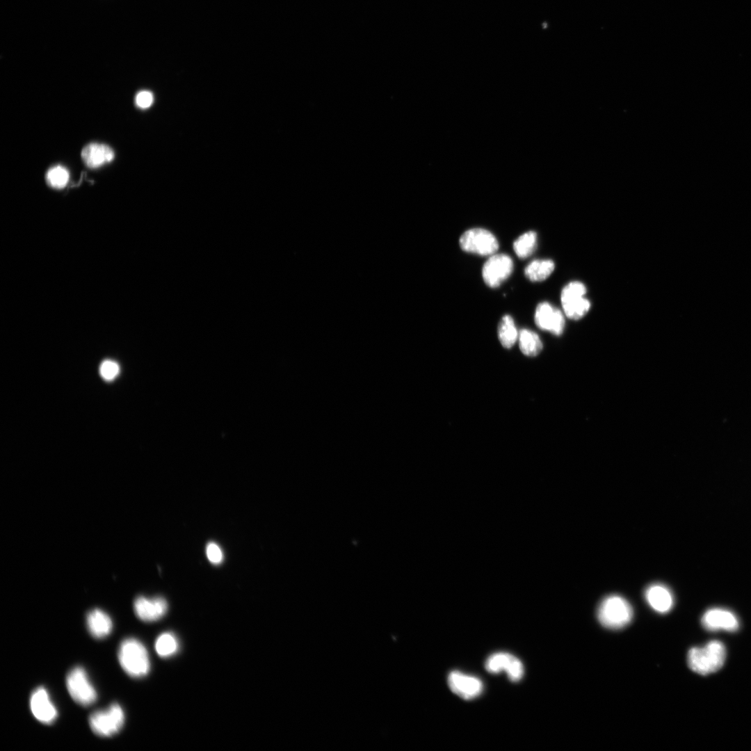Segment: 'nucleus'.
<instances>
[{
  "label": "nucleus",
  "instance_id": "obj_20",
  "mask_svg": "<svg viewBox=\"0 0 751 751\" xmlns=\"http://www.w3.org/2000/svg\"><path fill=\"white\" fill-rule=\"evenodd\" d=\"M518 340L521 351L526 356H536L542 349L540 338L535 332L530 330H520Z\"/></svg>",
  "mask_w": 751,
  "mask_h": 751
},
{
  "label": "nucleus",
  "instance_id": "obj_6",
  "mask_svg": "<svg viewBox=\"0 0 751 751\" xmlns=\"http://www.w3.org/2000/svg\"><path fill=\"white\" fill-rule=\"evenodd\" d=\"M459 244L463 251L481 256L492 255L499 249V242L494 234L477 227L465 231L460 237Z\"/></svg>",
  "mask_w": 751,
  "mask_h": 751
},
{
  "label": "nucleus",
  "instance_id": "obj_23",
  "mask_svg": "<svg viewBox=\"0 0 751 751\" xmlns=\"http://www.w3.org/2000/svg\"><path fill=\"white\" fill-rule=\"evenodd\" d=\"M46 181L49 186L56 189L64 188L70 179L67 169L60 165L50 168L45 175Z\"/></svg>",
  "mask_w": 751,
  "mask_h": 751
},
{
  "label": "nucleus",
  "instance_id": "obj_18",
  "mask_svg": "<svg viewBox=\"0 0 751 751\" xmlns=\"http://www.w3.org/2000/svg\"><path fill=\"white\" fill-rule=\"evenodd\" d=\"M555 264L551 259H535L524 268V275L531 282H542L554 271Z\"/></svg>",
  "mask_w": 751,
  "mask_h": 751
},
{
  "label": "nucleus",
  "instance_id": "obj_19",
  "mask_svg": "<svg viewBox=\"0 0 751 751\" xmlns=\"http://www.w3.org/2000/svg\"><path fill=\"white\" fill-rule=\"evenodd\" d=\"M518 337L512 317L504 315L498 325V337L501 344L506 348H510L515 344Z\"/></svg>",
  "mask_w": 751,
  "mask_h": 751
},
{
  "label": "nucleus",
  "instance_id": "obj_3",
  "mask_svg": "<svg viewBox=\"0 0 751 751\" xmlns=\"http://www.w3.org/2000/svg\"><path fill=\"white\" fill-rule=\"evenodd\" d=\"M597 618L602 626L610 629H620L630 623L633 609L622 597L612 595L606 597L597 608Z\"/></svg>",
  "mask_w": 751,
  "mask_h": 751
},
{
  "label": "nucleus",
  "instance_id": "obj_22",
  "mask_svg": "<svg viewBox=\"0 0 751 751\" xmlns=\"http://www.w3.org/2000/svg\"><path fill=\"white\" fill-rule=\"evenodd\" d=\"M178 649V640L172 633H163L156 640L155 650L161 657L171 656L177 652Z\"/></svg>",
  "mask_w": 751,
  "mask_h": 751
},
{
  "label": "nucleus",
  "instance_id": "obj_5",
  "mask_svg": "<svg viewBox=\"0 0 751 751\" xmlns=\"http://www.w3.org/2000/svg\"><path fill=\"white\" fill-rule=\"evenodd\" d=\"M586 286L579 282H570L563 287L560 301L565 315L572 320L583 317L590 308V301L585 298Z\"/></svg>",
  "mask_w": 751,
  "mask_h": 751
},
{
  "label": "nucleus",
  "instance_id": "obj_21",
  "mask_svg": "<svg viewBox=\"0 0 751 751\" xmlns=\"http://www.w3.org/2000/svg\"><path fill=\"white\" fill-rule=\"evenodd\" d=\"M537 245V233L528 231L519 236L513 243V250L520 259L530 257Z\"/></svg>",
  "mask_w": 751,
  "mask_h": 751
},
{
  "label": "nucleus",
  "instance_id": "obj_24",
  "mask_svg": "<svg viewBox=\"0 0 751 751\" xmlns=\"http://www.w3.org/2000/svg\"><path fill=\"white\" fill-rule=\"evenodd\" d=\"M119 373V366L115 362L106 360L100 366V374L107 380L115 378Z\"/></svg>",
  "mask_w": 751,
  "mask_h": 751
},
{
  "label": "nucleus",
  "instance_id": "obj_25",
  "mask_svg": "<svg viewBox=\"0 0 751 751\" xmlns=\"http://www.w3.org/2000/svg\"><path fill=\"white\" fill-rule=\"evenodd\" d=\"M206 554L209 560L215 565H218L223 560V554L220 547L215 542H209L206 549Z\"/></svg>",
  "mask_w": 751,
  "mask_h": 751
},
{
  "label": "nucleus",
  "instance_id": "obj_13",
  "mask_svg": "<svg viewBox=\"0 0 751 751\" xmlns=\"http://www.w3.org/2000/svg\"><path fill=\"white\" fill-rule=\"evenodd\" d=\"M30 708L33 716L44 724L53 723L58 716L56 708L44 687H38L33 691L30 697Z\"/></svg>",
  "mask_w": 751,
  "mask_h": 751
},
{
  "label": "nucleus",
  "instance_id": "obj_26",
  "mask_svg": "<svg viewBox=\"0 0 751 751\" xmlns=\"http://www.w3.org/2000/svg\"><path fill=\"white\" fill-rule=\"evenodd\" d=\"M153 101V95L148 90L140 91L135 97L136 106L143 109L149 108L152 104Z\"/></svg>",
  "mask_w": 751,
  "mask_h": 751
},
{
  "label": "nucleus",
  "instance_id": "obj_11",
  "mask_svg": "<svg viewBox=\"0 0 751 751\" xmlns=\"http://www.w3.org/2000/svg\"><path fill=\"white\" fill-rule=\"evenodd\" d=\"M534 318L535 324L541 330L556 335H560L563 332L565 318L563 312L547 302L538 305Z\"/></svg>",
  "mask_w": 751,
  "mask_h": 751
},
{
  "label": "nucleus",
  "instance_id": "obj_12",
  "mask_svg": "<svg viewBox=\"0 0 751 751\" xmlns=\"http://www.w3.org/2000/svg\"><path fill=\"white\" fill-rule=\"evenodd\" d=\"M701 622L704 629L711 631H735L739 627L737 617L732 612L720 608L707 610L703 614Z\"/></svg>",
  "mask_w": 751,
  "mask_h": 751
},
{
  "label": "nucleus",
  "instance_id": "obj_4",
  "mask_svg": "<svg viewBox=\"0 0 751 751\" xmlns=\"http://www.w3.org/2000/svg\"><path fill=\"white\" fill-rule=\"evenodd\" d=\"M124 713L117 703L111 704L106 709L92 713L89 718V725L92 732L102 737H111L118 733L124 723Z\"/></svg>",
  "mask_w": 751,
  "mask_h": 751
},
{
  "label": "nucleus",
  "instance_id": "obj_10",
  "mask_svg": "<svg viewBox=\"0 0 751 751\" xmlns=\"http://www.w3.org/2000/svg\"><path fill=\"white\" fill-rule=\"evenodd\" d=\"M447 682L453 693L467 700L478 697L483 690V684L479 678L458 670L449 674Z\"/></svg>",
  "mask_w": 751,
  "mask_h": 751
},
{
  "label": "nucleus",
  "instance_id": "obj_8",
  "mask_svg": "<svg viewBox=\"0 0 751 751\" xmlns=\"http://www.w3.org/2000/svg\"><path fill=\"white\" fill-rule=\"evenodd\" d=\"M513 261L506 254H494L485 261L482 269L485 283L491 288H496L512 273Z\"/></svg>",
  "mask_w": 751,
  "mask_h": 751
},
{
  "label": "nucleus",
  "instance_id": "obj_2",
  "mask_svg": "<svg viewBox=\"0 0 751 751\" xmlns=\"http://www.w3.org/2000/svg\"><path fill=\"white\" fill-rule=\"evenodd\" d=\"M118 660L124 671L131 677H143L150 671L147 651L143 644L136 638H126L121 643L118 649Z\"/></svg>",
  "mask_w": 751,
  "mask_h": 751
},
{
  "label": "nucleus",
  "instance_id": "obj_7",
  "mask_svg": "<svg viewBox=\"0 0 751 751\" xmlns=\"http://www.w3.org/2000/svg\"><path fill=\"white\" fill-rule=\"evenodd\" d=\"M66 686L72 698L81 706L91 705L97 700L96 690L81 667H75L69 672Z\"/></svg>",
  "mask_w": 751,
  "mask_h": 751
},
{
  "label": "nucleus",
  "instance_id": "obj_14",
  "mask_svg": "<svg viewBox=\"0 0 751 751\" xmlns=\"http://www.w3.org/2000/svg\"><path fill=\"white\" fill-rule=\"evenodd\" d=\"M134 609L140 620L154 622L165 615L168 611V603L161 597L147 598L140 596L134 601Z\"/></svg>",
  "mask_w": 751,
  "mask_h": 751
},
{
  "label": "nucleus",
  "instance_id": "obj_1",
  "mask_svg": "<svg viewBox=\"0 0 751 751\" xmlns=\"http://www.w3.org/2000/svg\"><path fill=\"white\" fill-rule=\"evenodd\" d=\"M726 649L719 640H711L704 647L689 649L687 655L688 667L693 672L706 675L718 671L723 665Z\"/></svg>",
  "mask_w": 751,
  "mask_h": 751
},
{
  "label": "nucleus",
  "instance_id": "obj_9",
  "mask_svg": "<svg viewBox=\"0 0 751 751\" xmlns=\"http://www.w3.org/2000/svg\"><path fill=\"white\" fill-rule=\"evenodd\" d=\"M485 668L491 674L505 671L508 679L512 682L521 680L524 673L522 661L514 655L504 652H496L488 656Z\"/></svg>",
  "mask_w": 751,
  "mask_h": 751
},
{
  "label": "nucleus",
  "instance_id": "obj_16",
  "mask_svg": "<svg viewBox=\"0 0 751 751\" xmlns=\"http://www.w3.org/2000/svg\"><path fill=\"white\" fill-rule=\"evenodd\" d=\"M81 158L90 168H97L113 161V150L105 144L92 143L86 145L81 151Z\"/></svg>",
  "mask_w": 751,
  "mask_h": 751
},
{
  "label": "nucleus",
  "instance_id": "obj_17",
  "mask_svg": "<svg viewBox=\"0 0 751 751\" xmlns=\"http://www.w3.org/2000/svg\"><path fill=\"white\" fill-rule=\"evenodd\" d=\"M86 624L90 633L97 639L106 637L113 628V622L109 615L99 608L88 613Z\"/></svg>",
  "mask_w": 751,
  "mask_h": 751
},
{
  "label": "nucleus",
  "instance_id": "obj_15",
  "mask_svg": "<svg viewBox=\"0 0 751 751\" xmlns=\"http://www.w3.org/2000/svg\"><path fill=\"white\" fill-rule=\"evenodd\" d=\"M645 597L649 606L660 613L669 612L673 606L674 599L671 591L661 583L649 586L645 590Z\"/></svg>",
  "mask_w": 751,
  "mask_h": 751
}]
</instances>
